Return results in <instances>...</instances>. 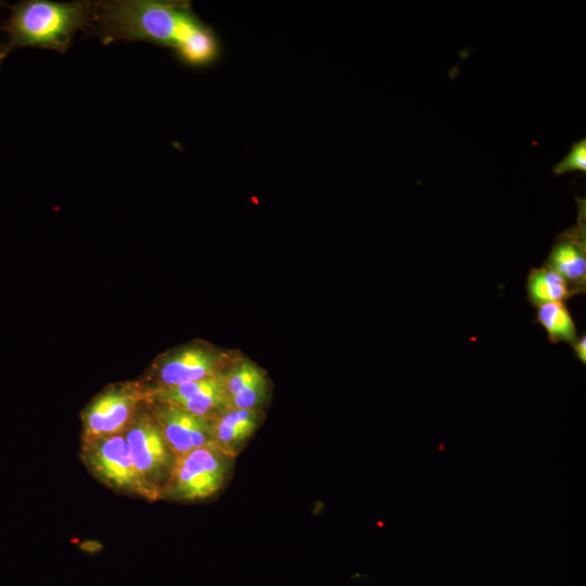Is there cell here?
I'll return each mask as SVG.
<instances>
[{
    "instance_id": "11",
    "label": "cell",
    "mask_w": 586,
    "mask_h": 586,
    "mask_svg": "<svg viewBox=\"0 0 586 586\" xmlns=\"http://www.w3.org/2000/svg\"><path fill=\"white\" fill-rule=\"evenodd\" d=\"M525 291L528 303L534 307L551 302L565 303L575 296L564 278L545 265L530 269Z\"/></svg>"
},
{
    "instance_id": "10",
    "label": "cell",
    "mask_w": 586,
    "mask_h": 586,
    "mask_svg": "<svg viewBox=\"0 0 586 586\" xmlns=\"http://www.w3.org/2000/svg\"><path fill=\"white\" fill-rule=\"evenodd\" d=\"M208 419L214 446L231 457L257 425L255 410L225 408Z\"/></svg>"
},
{
    "instance_id": "2",
    "label": "cell",
    "mask_w": 586,
    "mask_h": 586,
    "mask_svg": "<svg viewBox=\"0 0 586 586\" xmlns=\"http://www.w3.org/2000/svg\"><path fill=\"white\" fill-rule=\"evenodd\" d=\"M92 16L93 1H21L10 7L2 26L8 38L0 50L9 54L17 48L30 47L64 53L78 31L90 29Z\"/></svg>"
},
{
    "instance_id": "15",
    "label": "cell",
    "mask_w": 586,
    "mask_h": 586,
    "mask_svg": "<svg viewBox=\"0 0 586 586\" xmlns=\"http://www.w3.org/2000/svg\"><path fill=\"white\" fill-rule=\"evenodd\" d=\"M573 171H586L585 138L572 143L569 153L551 168V173L557 176Z\"/></svg>"
},
{
    "instance_id": "1",
    "label": "cell",
    "mask_w": 586,
    "mask_h": 586,
    "mask_svg": "<svg viewBox=\"0 0 586 586\" xmlns=\"http://www.w3.org/2000/svg\"><path fill=\"white\" fill-rule=\"evenodd\" d=\"M101 42L144 41L170 49L184 66L207 68L222 56L215 29L187 0L93 1L90 29Z\"/></svg>"
},
{
    "instance_id": "5",
    "label": "cell",
    "mask_w": 586,
    "mask_h": 586,
    "mask_svg": "<svg viewBox=\"0 0 586 586\" xmlns=\"http://www.w3.org/2000/svg\"><path fill=\"white\" fill-rule=\"evenodd\" d=\"M84 460L104 484L126 493H140L125 435L116 434L84 444Z\"/></svg>"
},
{
    "instance_id": "12",
    "label": "cell",
    "mask_w": 586,
    "mask_h": 586,
    "mask_svg": "<svg viewBox=\"0 0 586 586\" xmlns=\"http://www.w3.org/2000/svg\"><path fill=\"white\" fill-rule=\"evenodd\" d=\"M534 322L545 330L551 344L572 345L578 337L575 321L564 302H551L537 306Z\"/></svg>"
},
{
    "instance_id": "9",
    "label": "cell",
    "mask_w": 586,
    "mask_h": 586,
    "mask_svg": "<svg viewBox=\"0 0 586 586\" xmlns=\"http://www.w3.org/2000/svg\"><path fill=\"white\" fill-rule=\"evenodd\" d=\"M225 364L224 356L201 347L187 348L171 356L160 370L164 387L215 375Z\"/></svg>"
},
{
    "instance_id": "3",
    "label": "cell",
    "mask_w": 586,
    "mask_h": 586,
    "mask_svg": "<svg viewBox=\"0 0 586 586\" xmlns=\"http://www.w3.org/2000/svg\"><path fill=\"white\" fill-rule=\"evenodd\" d=\"M142 496L155 499L165 494L175 457L155 420L144 416L125 435Z\"/></svg>"
},
{
    "instance_id": "13",
    "label": "cell",
    "mask_w": 586,
    "mask_h": 586,
    "mask_svg": "<svg viewBox=\"0 0 586 586\" xmlns=\"http://www.w3.org/2000/svg\"><path fill=\"white\" fill-rule=\"evenodd\" d=\"M264 372L251 361H241L227 372H221V383L226 398L237 394L242 388L262 377Z\"/></svg>"
},
{
    "instance_id": "7",
    "label": "cell",
    "mask_w": 586,
    "mask_h": 586,
    "mask_svg": "<svg viewBox=\"0 0 586 586\" xmlns=\"http://www.w3.org/2000/svg\"><path fill=\"white\" fill-rule=\"evenodd\" d=\"M155 421L175 458L196 448L214 446L208 418L165 404L157 410Z\"/></svg>"
},
{
    "instance_id": "16",
    "label": "cell",
    "mask_w": 586,
    "mask_h": 586,
    "mask_svg": "<svg viewBox=\"0 0 586 586\" xmlns=\"http://www.w3.org/2000/svg\"><path fill=\"white\" fill-rule=\"evenodd\" d=\"M575 357L583 364H586V334L583 333L577 337V340L571 345Z\"/></svg>"
},
{
    "instance_id": "14",
    "label": "cell",
    "mask_w": 586,
    "mask_h": 586,
    "mask_svg": "<svg viewBox=\"0 0 586 586\" xmlns=\"http://www.w3.org/2000/svg\"><path fill=\"white\" fill-rule=\"evenodd\" d=\"M267 379L265 374L242 388L237 394L226 398L225 408L255 410L266 398Z\"/></svg>"
},
{
    "instance_id": "17",
    "label": "cell",
    "mask_w": 586,
    "mask_h": 586,
    "mask_svg": "<svg viewBox=\"0 0 586 586\" xmlns=\"http://www.w3.org/2000/svg\"><path fill=\"white\" fill-rule=\"evenodd\" d=\"M7 56H8V54L0 50V68H1V66L3 64V61L5 60Z\"/></svg>"
},
{
    "instance_id": "4",
    "label": "cell",
    "mask_w": 586,
    "mask_h": 586,
    "mask_svg": "<svg viewBox=\"0 0 586 586\" xmlns=\"http://www.w3.org/2000/svg\"><path fill=\"white\" fill-rule=\"evenodd\" d=\"M231 459L215 446L176 457L165 494L181 500H200L214 495L224 485Z\"/></svg>"
},
{
    "instance_id": "6",
    "label": "cell",
    "mask_w": 586,
    "mask_h": 586,
    "mask_svg": "<svg viewBox=\"0 0 586 586\" xmlns=\"http://www.w3.org/2000/svg\"><path fill=\"white\" fill-rule=\"evenodd\" d=\"M576 222L560 232L543 265L558 272L574 295L586 292V200L576 198Z\"/></svg>"
},
{
    "instance_id": "8",
    "label": "cell",
    "mask_w": 586,
    "mask_h": 586,
    "mask_svg": "<svg viewBox=\"0 0 586 586\" xmlns=\"http://www.w3.org/2000/svg\"><path fill=\"white\" fill-rule=\"evenodd\" d=\"M136 400L126 391H110L97 398L84 416V444L120 434L131 420Z\"/></svg>"
}]
</instances>
